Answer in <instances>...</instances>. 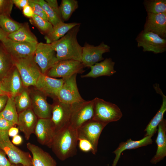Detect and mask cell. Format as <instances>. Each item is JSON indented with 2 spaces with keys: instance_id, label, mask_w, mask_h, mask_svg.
I'll return each mask as SVG.
<instances>
[{
  "instance_id": "74e56055",
  "label": "cell",
  "mask_w": 166,
  "mask_h": 166,
  "mask_svg": "<svg viewBox=\"0 0 166 166\" xmlns=\"http://www.w3.org/2000/svg\"><path fill=\"white\" fill-rule=\"evenodd\" d=\"M15 125L10 121L0 118V131H8L11 127Z\"/></svg>"
},
{
  "instance_id": "1f68e13d",
  "label": "cell",
  "mask_w": 166,
  "mask_h": 166,
  "mask_svg": "<svg viewBox=\"0 0 166 166\" xmlns=\"http://www.w3.org/2000/svg\"><path fill=\"white\" fill-rule=\"evenodd\" d=\"M144 4L147 13L158 14L166 12V0H145Z\"/></svg>"
},
{
  "instance_id": "bcb514c9",
  "label": "cell",
  "mask_w": 166,
  "mask_h": 166,
  "mask_svg": "<svg viewBox=\"0 0 166 166\" xmlns=\"http://www.w3.org/2000/svg\"><path fill=\"white\" fill-rule=\"evenodd\" d=\"M8 34L5 33L0 26V41L2 42L7 38Z\"/></svg>"
},
{
  "instance_id": "8fae6325",
  "label": "cell",
  "mask_w": 166,
  "mask_h": 166,
  "mask_svg": "<svg viewBox=\"0 0 166 166\" xmlns=\"http://www.w3.org/2000/svg\"><path fill=\"white\" fill-rule=\"evenodd\" d=\"M107 124L93 120L86 122L77 130L78 139H83L89 141L91 144L95 155L97 150L98 140L100 135Z\"/></svg>"
},
{
  "instance_id": "ba28073f",
  "label": "cell",
  "mask_w": 166,
  "mask_h": 166,
  "mask_svg": "<svg viewBox=\"0 0 166 166\" xmlns=\"http://www.w3.org/2000/svg\"><path fill=\"white\" fill-rule=\"evenodd\" d=\"M84 68L80 61L72 60L61 61L49 69L45 75L54 78H66L74 74L82 73Z\"/></svg>"
},
{
  "instance_id": "f907efd6",
  "label": "cell",
  "mask_w": 166,
  "mask_h": 166,
  "mask_svg": "<svg viewBox=\"0 0 166 166\" xmlns=\"http://www.w3.org/2000/svg\"><path fill=\"white\" fill-rule=\"evenodd\" d=\"M1 81H0V86H1Z\"/></svg>"
},
{
  "instance_id": "cb8c5ba5",
  "label": "cell",
  "mask_w": 166,
  "mask_h": 166,
  "mask_svg": "<svg viewBox=\"0 0 166 166\" xmlns=\"http://www.w3.org/2000/svg\"><path fill=\"white\" fill-rule=\"evenodd\" d=\"M152 136H144L143 139L138 140H133L130 138L125 142L120 143L118 147L113 152L115 154V157L112 164V166H116L121 153L124 151L135 149L152 144L153 143L152 139Z\"/></svg>"
},
{
  "instance_id": "d4e9b609",
  "label": "cell",
  "mask_w": 166,
  "mask_h": 166,
  "mask_svg": "<svg viewBox=\"0 0 166 166\" xmlns=\"http://www.w3.org/2000/svg\"><path fill=\"white\" fill-rule=\"evenodd\" d=\"M154 88L156 93L160 94L162 97V103L160 108L152 119L146 126L144 131L146 132L144 136H153L157 131V127L163 118L164 113L166 111V97L160 89L159 85L156 84Z\"/></svg>"
},
{
  "instance_id": "6da1fadb",
  "label": "cell",
  "mask_w": 166,
  "mask_h": 166,
  "mask_svg": "<svg viewBox=\"0 0 166 166\" xmlns=\"http://www.w3.org/2000/svg\"><path fill=\"white\" fill-rule=\"evenodd\" d=\"M80 25L74 26L63 37L50 44L58 61L72 60L81 62L82 47L77 39Z\"/></svg>"
},
{
  "instance_id": "ac0fdd59",
  "label": "cell",
  "mask_w": 166,
  "mask_h": 166,
  "mask_svg": "<svg viewBox=\"0 0 166 166\" xmlns=\"http://www.w3.org/2000/svg\"><path fill=\"white\" fill-rule=\"evenodd\" d=\"M143 30L152 32L165 39L166 12L158 14L147 13Z\"/></svg>"
},
{
  "instance_id": "7dc6e473",
  "label": "cell",
  "mask_w": 166,
  "mask_h": 166,
  "mask_svg": "<svg viewBox=\"0 0 166 166\" xmlns=\"http://www.w3.org/2000/svg\"><path fill=\"white\" fill-rule=\"evenodd\" d=\"M8 95V94L5 92L3 91L0 88V95Z\"/></svg>"
},
{
  "instance_id": "603a6c76",
  "label": "cell",
  "mask_w": 166,
  "mask_h": 166,
  "mask_svg": "<svg viewBox=\"0 0 166 166\" xmlns=\"http://www.w3.org/2000/svg\"><path fill=\"white\" fill-rule=\"evenodd\" d=\"M158 134L156 142L157 149L155 155L150 162L156 164L166 156V120L164 118L158 126Z\"/></svg>"
},
{
  "instance_id": "2e32d148",
  "label": "cell",
  "mask_w": 166,
  "mask_h": 166,
  "mask_svg": "<svg viewBox=\"0 0 166 166\" xmlns=\"http://www.w3.org/2000/svg\"><path fill=\"white\" fill-rule=\"evenodd\" d=\"M1 82L0 88L13 98L24 87L19 72L15 66Z\"/></svg>"
},
{
  "instance_id": "277c9868",
  "label": "cell",
  "mask_w": 166,
  "mask_h": 166,
  "mask_svg": "<svg viewBox=\"0 0 166 166\" xmlns=\"http://www.w3.org/2000/svg\"><path fill=\"white\" fill-rule=\"evenodd\" d=\"M0 148L7 155L12 164L33 166L30 154L21 150L12 143L8 131H0Z\"/></svg>"
},
{
  "instance_id": "e0dca14e",
  "label": "cell",
  "mask_w": 166,
  "mask_h": 166,
  "mask_svg": "<svg viewBox=\"0 0 166 166\" xmlns=\"http://www.w3.org/2000/svg\"><path fill=\"white\" fill-rule=\"evenodd\" d=\"M64 82L63 78L57 79L42 74L38 78L34 88L46 96L56 99V95Z\"/></svg>"
},
{
  "instance_id": "7c38bea8",
  "label": "cell",
  "mask_w": 166,
  "mask_h": 166,
  "mask_svg": "<svg viewBox=\"0 0 166 166\" xmlns=\"http://www.w3.org/2000/svg\"><path fill=\"white\" fill-rule=\"evenodd\" d=\"M54 100L50 120L55 133L69 125L72 104L62 103L57 99Z\"/></svg>"
},
{
  "instance_id": "d590c367",
  "label": "cell",
  "mask_w": 166,
  "mask_h": 166,
  "mask_svg": "<svg viewBox=\"0 0 166 166\" xmlns=\"http://www.w3.org/2000/svg\"><path fill=\"white\" fill-rule=\"evenodd\" d=\"M13 5L12 0H0V15L10 17Z\"/></svg>"
},
{
  "instance_id": "7bdbcfd3",
  "label": "cell",
  "mask_w": 166,
  "mask_h": 166,
  "mask_svg": "<svg viewBox=\"0 0 166 166\" xmlns=\"http://www.w3.org/2000/svg\"><path fill=\"white\" fill-rule=\"evenodd\" d=\"M8 97L7 95H0V113L4 108Z\"/></svg>"
},
{
  "instance_id": "4fadbf2b",
  "label": "cell",
  "mask_w": 166,
  "mask_h": 166,
  "mask_svg": "<svg viewBox=\"0 0 166 166\" xmlns=\"http://www.w3.org/2000/svg\"><path fill=\"white\" fill-rule=\"evenodd\" d=\"M1 42L14 61L34 56L38 43L17 42L8 38Z\"/></svg>"
},
{
  "instance_id": "ee69618b",
  "label": "cell",
  "mask_w": 166,
  "mask_h": 166,
  "mask_svg": "<svg viewBox=\"0 0 166 166\" xmlns=\"http://www.w3.org/2000/svg\"><path fill=\"white\" fill-rule=\"evenodd\" d=\"M11 142L14 145H20L22 143V138L21 136L18 134L13 137Z\"/></svg>"
},
{
  "instance_id": "b9f144b4",
  "label": "cell",
  "mask_w": 166,
  "mask_h": 166,
  "mask_svg": "<svg viewBox=\"0 0 166 166\" xmlns=\"http://www.w3.org/2000/svg\"><path fill=\"white\" fill-rule=\"evenodd\" d=\"M13 4L21 10L29 4V0H12Z\"/></svg>"
},
{
  "instance_id": "f546056e",
  "label": "cell",
  "mask_w": 166,
  "mask_h": 166,
  "mask_svg": "<svg viewBox=\"0 0 166 166\" xmlns=\"http://www.w3.org/2000/svg\"><path fill=\"white\" fill-rule=\"evenodd\" d=\"M18 114L14 98L9 96L4 108L0 113V118L10 121L17 125Z\"/></svg>"
},
{
  "instance_id": "484cf974",
  "label": "cell",
  "mask_w": 166,
  "mask_h": 166,
  "mask_svg": "<svg viewBox=\"0 0 166 166\" xmlns=\"http://www.w3.org/2000/svg\"><path fill=\"white\" fill-rule=\"evenodd\" d=\"M80 24V23L76 22L65 23L61 22L53 26L51 32L45 36L46 43L50 44L57 41L63 37L73 28Z\"/></svg>"
},
{
  "instance_id": "7402d4cb",
  "label": "cell",
  "mask_w": 166,
  "mask_h": 166,
  "mask_svg": "<svg viewBox=\"0 0 166 166\" xmlns=\"http://www.w3.org/2000/svg\"><path fill=\"white\" fill-rule=\"evenodd\" d=\"M115 64L111 58H106L90 66L89 67L91 69L90 72L81 77L96 78L102 76H111L116 72L114 69Z\"/></svg>"
},
{
  "instance_id": "681fc988",
  "label": "cell",
  "mask_w": 166,
  "mask_h": 166,
  "mask_svg": "<svg viewBox=\"0 0 166 166\" xmlns=\"http://www.w3.org/2000/svg\"><path fill=\"white\" fill-rule=\"evenodd\" d=\"M10 166H16V165L14 164H12Z\"/></svg>"
},
{
  "instance_id": "60d3db41",
  "label": "cell",
  "mask_w": 166,
  "mask_h": 166,
  "mask_svg": "<svg viewBox=\"0 0 166 166\" xmlns=\"http://www.w3.org/2000/svg\"><path fill=\"white\" fill-rule=\"evenodd\" d=\"M45 1L61 18L59 9V6L58 5L57 0H46Z\"/></svg>"
},
{
  "instance_id": "44dd1931",
  "label": "cell",
  "mask_w": 166,
  "mask_h": 166,
  "mask_svg": "<svg viewBox=\"0 0 166 166\" xmlns=\"http://www.w3.org/2000/svg\"><path fill=\"white\" fill-rule=\"evenodd\" d=\"M26 147L32 155L33 166H56V161L50 155L39 147L28 142Z\"/></svg>"
},
{
  "instance_id": "4dcf8cb0",
  "label": "cell",
  "mask_w": 166,
  "mask_h": 166,
  "mask_svg": "<svg viewBox=\"0 0 166 166\" xmlns=\"http://www.w3.org/2000/svg\"><path fill=\"white\" fill-rule=\"evenodd\" d=\"M78 7V2L77 0H62L59 9L62 21L64 22L68 20Z\"/></svg>"
},
{
  "instance_id": "8992f818",
  "label": "cell",
  "mask_w": 166,
  "mask_h": 166,
  "mask_svg": "<svg viewBox=\"0 0 166 166\" xmlns=\"http://www.w3.org/2000/svg\"><path fill=\"white\" fill-rule=\"evenodd\" d=\"M93 115V100L73 104L69 126L77 130L83 124L92 120Z\"/></svg>"
},
{
  "instance_id": "4316f807",
  "label": "cell",
  "mask_w": 166,
  "mask_h": 166,
  "mask_svg": "<svg viewBox=\"0 0 166 166\" xmlns=\"http://www.w3.org/2000/svg\"><path fill=\"white\" fill-rule=\"evenodd\" d=\"M7 38L14 41L37 44V38L31 31L28 23H22L17 31L8 34Z\"/></svg>"
},
{
  "instance_id": "9a60e30c",
  "label": "cell",
  "mask_w": 166,
  "mask_h": 166,
  "mask_svg": "<svg viewBox=\"0 0 166 166\" xmlns=\"http://www.w3.org/2000/svg\"><path fill=\"white\" fill-rule=\"evenodd\" d=\"M32 109L38 118H50L52 105L47 101L46 96L35 88L29 89Z\"/></svg>"
},
{
  "instance_id": "52a82bcc",
  "label": "cell",
  "mask_w": 166,
  "mask_h": 166,
  "mask_svg": "<svg viewBox=\"0 0 166 166\" xmlns=\"http://www.w3.org/2000/svg\"><path fill=\"white\" fill-rule=\"evenodd\" d=\"M34 59L42 73L44 74L58 61L56 53L50 44L42 42L37 44Z\"/></svg>"
},
{
  "instance_id": "d6986e66",
  "label": "cell",
  "mask_w": 166,
  "mask_h": 166,
  "mask_svg": "<svg viewBox=\"0 0 166 166\" xmlns=\"http://www.w3.org/2000/svg\"><path fill=\"white\" fill-rule=\"evenodd\" d=\"M34 133L40 144L48 147L55 134L50 118H38Z\"/></svg>"
},
{
  "instance_id": "f35d334b",
  "label": "cell",
  "mask_w": 166,
  "mask_h": 166,
  "mask_svg": "<svg viewBox=\"0 0 166 166\" xmlns=\"http://www.w3.org/2000/svg\"><path fill=\"white\" fill-rule=\"evenodd\" d=\"M11 164L6 158L5 153L0 148V166H10Z\"/></svg>"
},
{
  "instance_id": "5b68a950",
  "label": "cell",
  "mask_w": 166,
  "mask_h": 166,
  "mask_svg": "<svg viewBox=\"0 0 166 166\" xmlns=\"http://www.w3.org/2000/svg\"><path fill=\"white\" fill-rule=\"evenodd\" d=\"M14 66L20 74L24 87L34 86L42 74L34 59V56L14 61Z\"/></svg>"
},
{
  "instance_id": "8d00e7d4",
  "label": "cell",
  "mask_w": 166,
  "mask_h": 166,
  "mask_svg": "<svg viewBox=\"0 0 166 166\" xmlns=\"http://www.w3.org/2000/svg\"><path fill=\"white\" fill-rule=\"evenodd\" d=\"M78 146L80 149L84 152H88L93 151V148L91 143L88 140L83 139H78Z\"/></svg>"
},
{
  "instance_id": "9c48e42d",
  "label": "cell",
  "mask_w": 166,
  "mask_h": 166,
  "mask_svg": "<svg viewBox=\"0 0 166 166\" xmlns=\"http://www.w3.org/2000/svg\"><path fill=\"white\" fill-rule=\"evenodd\" d=\"M77 74H74L66 78H63L62 85L58 92L56 99L65 104H73L84 101L80 94L76 81Z\"/></svg>"
},
{
  "instance_id": "836d02e7",
  "label": "cell",
  "mask_w": 166,
  "mask_h": 166,
  "mask_svg": "<svg viewBox=\"0 0 166 166\" xmlns=\"http://www.w3.org/2000/svg\"><path fill=\"white\" fill-rule=\"evenodd\" d=\"M34 1L35 2L41 6L47 16L48 21L53 26L61 22H64L61 18L45 1L44 0H34Z\"/></svg>"
},
{
  "instance_id": "3957f363",
  "label": "cell",
  "mask_w": 166,
  "mask_h": 166,
  "mask_svg": "<svg viewBox=\"0 0 166 166\" xmlns=\"http://www.w3.org/2000/svg\"><path fill=\"white\" fill-rule=\"evenodd\" d=\"M93 100L94 115L92 120L107 124L119 121L122 117V113L116 105L98 97Z\"/></svg>"
},
{
  "instance_id": "5bb4252c",
  "label": "cell",
  "mask_w": 166,
  "mask_h": 166,
  "mask_svg": "<svg viewBox=\"0 0 166 166\" xmlns=\"http://www.w3.org/2000/svg\"><path fill=\"white\" fill-rule=\"evenodd\" d=\"M110 51V46L104 42L96 46L85 42L82 47L81 62L85 67H89L104 60L103 54Z\"/></svg>"
},
{
  "instance_id": "83f0119b",
  "label": "cell",
  "mask_w": 166,
  "mask_h": 166,
  "mask_svg": "<svg viewBox=\"0 0 166 166\" xmlns=\"http://www.w3.org/2000/svg\"><path fill=\"white\" fill-rule=\"evenodd\" d=\"M14 66V60L0 42V81Z\"/></svg>"
},
{
  "instance_id": "ab89813d",
  "label": "cell",
  "mask_w": 166,
  "mask_h": 166,
  "mask_svg": "<svg viewBox=\"0 0 166 166\" xmlns=\"http://www.w3.org/2000/svg\"><path fill=\"white\" fill-rule=\"evenodd\" d=\"M22 10L24 15L30 18H32L34 15L33 9L29 5L24 7Z\"/></svg>"
},
{
  "instance_id": "f1b7e54d",
  "label": "cell",
  "mask_w": 166,
  "mask_h": 166,
  "mask_svg": "<svg viewBox=\"0 0 166 166\" xmlns=\"http://www.w3.org/2000/svg\"><path fill=\"white\" fill-rule=\"evenodd\" d=\"M14 99L18 114L32 108L31 101L28 88L24 87Z\"/></svg>"
},
{
  "instance_id": "ffe728a7",
  "label": "cell",
  "mask_w": 166,
  "mask_h": 166,
  "mask_svg": "<svg viewBox=\"0 0 166 166\" xmlns=\"http://www.w3.org/2000/svg\"><path fill=\"white\" fill-rule=\"evenodd\" d=\"M38 120L32 108L18 114L17 125L19 129L24 133L26 140H28L31 135L34 133Z\"/></svg>"
},
{
  "instance_id": "e575fe53",
  "label": "cell",
  "mask_w": 166,
  "mask_h": 166,
  "mask_svg": "<svg viewBox=\"0 0 166 166\" xmlns=\"http://www.w3.org/2000/svg\"><path fill=\"white\" fill-rule=\"evenodd\" d=\"M30 22L45 36L49 33L53 29V25L49 21H45L34 14L32 18H30Z\"/></svg>"
},
{
  "instance_id": "c3c4849f",
  "label": "cell",
  "mask_w": 166,
  "mask_h": 166,
  "mask_svg": "<svg viewBox=\"0 0 166 166\" xmlns=\"http://www.w3.org/2000/svg\"><path fill=\"white\" fill-rule=\"evenodd\" d=\"M16 165V166H23V165H22L21 164H17V165Z\"/></svg>"
},
{
  "instance_id": "d6a6232c",
  "label": "cell",
  "mask_w": 166,
  "mask_h": 166,
  "mask_svg": "<svg viewBox=\"0 0 166 166\" xmlns=\"http://www.w3.org/2000/svg\"><path fill=\"white\" fill-rule=\"evenodd\" d=\"M20 23L12 19L10 17L5 15H0V26L8 34L18 30L22 26Z\"/></svg>"
},
{
  "instance_id": "f6af8a7d",
  "label": "cell",
  "mask_w": 166,
  "mask_h": 166,
  "mask_svg": "<svg viewBox=\"0 0 166 166\" xmlns=\"http://www.w3.org/2000/svg\"><path fill=\"white\" fill-rule=\"evenodd\" d=\"M19 129L18 128L14 126L11 127L8 131V133L9 136L13 137L18 135Z\"/></svg>"
},
{
  "instance_id": "30bf717a",
  "label": "cell",
  "mask_w": 166,
  "mask_h": 166,
  "mask_svg": "<svg viewBox=\"0 0 166 166\" xmlns=\"http://www.w3.org/2000/svg\"><path fill=\"white\" fill-rule=\"evenodd\" d=\"M138 47H142L144 52L155 53H162L166 50V39L162 38L152 32L142 30L136 39Z\"/></svg>"
},
{
  "instance_id": "7a4b0ae2",
  "label": "cell",
  "mask_w": 166,
  "mask_h": 166,
  "mask_svg": "<svg viewBox=\"0 0 166 166\" xmlns=\"http://www.w3.org/2000/svg\"><path fill=\"white\" fill-rule=\"evenodd\" d=\"M78 141L77 131L69 125L56 132L48 147L60 160L76 154Z\"/></svg>"
}]
</instances>
